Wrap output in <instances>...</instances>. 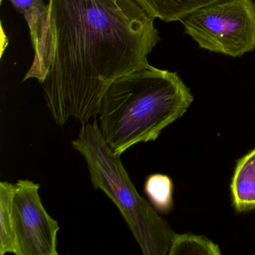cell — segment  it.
<instances>
[{"instance_id":"obj_4","label":"cell","mask_w":255,"mask_h":255,"mask_svg":"<svg viewBox=\"0 0 255 255\" xmlns=\"http://www.w3.org/2000/svg\"><path fill=\"white\" fill-rule=\"evenodd\" d=\"M201 48L233 58L255 50V2L219 0L180 20Z\"/></svg>"},{"instance_id":"obj_2","label":"cell","mask_w":255,"mask_h":255,"mask_svg":"<svg viewBox=\"0 0 255 255\" xmlns=\"http://www.w3.org/2000/svg\"><path fill=\"white\" fill-rule=\"evenodd\" d=\"M193 100L177 73L147 64L112 83L98 114L100 129L113 151L122 155L135 144L157 139Z\"/></svg>"},{"instance_id":"obj_9","label":"cell","mask_w":255,"mask_h":255,"mask_svg":"<svg viewBox=\"0 0 255 255\" xmlns=\"http://www.w3.org/2000/svg\"><path fill=\"white\" fill-rule=\"evenodd\" d=\"M144 192L154 209L162 213H168L173 205V183L165 174H154L148 176L144 183Z\"/></svg>"},{"instance_id":"obj_7","label":"cell","mask_w":255,"mask_h":255,"mask_svg":"<svg viewBox=\"0 0 255 255\" xmlns=\"http://www.w3.org/2000/svg\"><path fill=\"white\" fill-rule=\"evenodd\" d=\"M153 18L169 23L180 21L194 11L219 0H134Z\"/></svg>"},{"instance_id":"obj_6","label":"cell","mask_w":255,"mask_h":255,"mask_svg":"<svg viewBox=\"0 0 255 255\" xmlns=\"http://www.w3.org/2000/svg\"><path fill=\"white\" fill-rule=\"evenodd\" d=\"M231 187L236 210L255 208V147L237 162Z\"/></svg>"},{"instance_id":"obj_1","label":"cell","mask_w":255,"mask_h":255,"mask_svg":"<svg viewBox=\"0 0 255 255\" xmlns=\"http://www.w3.org/2000/svg\"><path fill=\"white\" fill-rule=\"evenodd\" d=\"M23 14L37 79L56 125L96 119L112 83L147 65L160 41L154 18L134 0H47Z\"/></svg>"},{"instance_id":"obj_5","label":"cell","mask_w":255,"mask_h":255,"mask_svg":"<svg viewBox=\"0 0 255 255\" xmlns=\"http://www.w3.org/2000/svg\"><path fill=\"white\" fill-rule=\"evenodd\" d=\"M13 218L17 255H58L60 227L46 211L40 198V185L29 180L14 184Z\"/></svg>"},{"instance_id":"obj_3","label":"cell","mask_w":255,"mask_h":255,"mask_svg":"<svg viewBox=\"0 0 255 255\" xmlns=\"http://www.w3.org/2000/svg\"><path fill=\"white\" fill-rule=\"evenodd\" d=\"M72 147L86 160L94 188L103 191L122 213L143 255H168L175 233L138 193L121 155L107 144L96 119L82 125Z\"/></svg>"},{"instance_id":"obj_11","label":"cell","mask_w":255,"mask_h":255,"mask_svg":"<svg viewBox=\"0 0 255 255\" xmlns=\"http://www.w3.org/2000/svg\"><path fill=\"white\" fill-rule=\"evenodd\" d=\"M9 1L13 4L17 11L23 14H26V12L34 8L46 5L44 0H9Z\"/></svg>"},{"instance_id":"obj_10","label":"cell","mask_w":255,"mask_h":255,"mask_svg":"<svg viewBox=\"0 0 255 255\" xmlns=\"http://www.w3.org/2000/svg\"><path fill=\"white\" fill-rule=\"evenodd\" d=\"M168 255H221L219 246L204 237L193 234H175Z\"/></svg>"},{"instance_id":"obj_8","label":"cell","mask_w":255,"mask_h":255,"mask_svg":"<svg viewBox=\"0 0 255 255\" xmlns=\"http://www.w3.org/2000/svg\"><path fill=\"white\" fill-rule=\"evenodd\" d=\"M14 184L0 182V255H17V243L13 218Z\"/></svg>"}]
</instances>
